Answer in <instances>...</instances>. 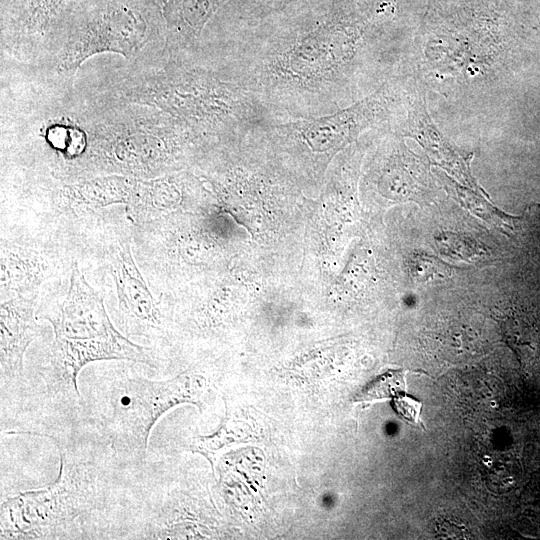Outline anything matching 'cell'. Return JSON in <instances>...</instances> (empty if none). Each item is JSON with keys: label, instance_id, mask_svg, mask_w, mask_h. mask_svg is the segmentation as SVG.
Segmentation results:
<instances>
[{"label": "cell", "instance_id": "11", "mask_svg": "<svg viewBox=\"0 0 540 540\" xmlns=\"http://www.w3.org/2000/svg\"><path fill=\"white\" fill-rule=\"evenodd\" d=\"M404 390V380L401 371H390L366 387L358 396V401L384 398L396 391Z\"/></svg>", "mask_w": 540, "mask_h": 540}, {"label": "cell", "instance_id": "7", "mask_svg": "<svg viewBox=\"0 0 540 540\" xmlns=\"http://www.w3.org/2000/svg\"><path fill=\"white\" fill-rule=\"evenodd\" d=\"M110 272L115 282L119 306L127 321L138 330L157 332L160 315L134 262L129 243H120L113 251Z\"/></svg>", "mask_w": 540, "mask_h": 540}, {"label": "cell", "instance_id": "1", "mask_svg": "<svg viewBox=\"0 0 540 540\" xmlns=\"http://www.w3.org/2000/svg\"><path fill=\"white\" fill-rule=\"evenodd\" d=\"M9 433L49 439L57 447L60 463L58 475L49 485L2 501L0 539L94 538L89 527L112 502L109 471L59 436L26 430Z\"/></svg>", "mask_w": 540, "mask_h": 540}, {"label": "cell", "instance_id": "6", "mask_svg": "<svg viewBox=\"0 0 540 540\" xmlns=\"http://www.w3.org/2000/svg\"><path fill=\"white\" fill-rule=\"evenodd\" d=\"M1 298L0 314V375L1 384L20 379L23 358L38 331L35 318L36 293L14 292Z\"/></svg>", "mask_w": 540, "mask_h": 540}, {"label": "cell", "instance_id": "2", "mask_svg": "<svg viewBox=\"0 0 540 540\" xmlns=\"http://www.w3.org/2000/svg\"><path fill=\"white\" fill-rule=\"evenodd\" d=\"M201 382L182 374L151 380L121 370L94 385L89 410L103 441L117 459L144 464L148 441L157 421L181 402L200 404Z\"/></svg>", "mask_w": 540, "mask_h": 540}, {"label": "cell", "instance_id": "12", "mask_svg": "<svg viewBox=\"0 0 540 540\" xmlns=\"http://www.w3.org/2000/svg\"><path fill=\"white\" fill-rule=\"evenodd\" d=\"M449 267L434 257L418 255L412 261L413 278L419 282H425L435 277H446Z\"/></svg>", "mask_w": 540, "mask_h": 540}, {"label": "cell", "instance_id": "5", "mask_svg": "<svg viewBox=\"0 0 540 540\" xmlns=\"http://www.w3.org/2000/svg\"><path fill=\"white\" fill-rule=\"evenodd\" d=\"M381 110L380 102L372 96L329 116L302 119L277 126L314 152H334L371 125Z\"/></svg>", "mask_w": 540, "mask_h": 540}, {"label": "cell", "instance_id": "10", "mask_svg": "<svg viewBox=\"0 0 540 540\" xmlns=\"http://www.w3.org/2000/svg\"><path fill=\"white\" fill-rule=\"evenodd\" d=\"M436 241L441 252L454 259L470 261L481 252L478 244L472 239L449 232L439 235Z\"/></svg>", "mask_w": 540, "mask_h": 540}, {"label": "cell", "instance_id": "3", "mask_svg": "<svg viewBox=\"0 0 540 540\" xmlns=\"http://www.w3.org/2000/svg\"><path fill=\"white\" fill-rule=\"evenodd\" d=\"M54 332L50 357L71 372H80L91 362L143 359V346L116 329L99 293L74 265L67 295L53 307L40 312Z\"/></svg>", "mask_w": 540, "mask_h": 540}, {"label": "cell", "instance_id": "4", "mask_svg": "<svg viewBox=\"0 0 540 540\" xmlns=\"http://www.w3.org/2000/svg\"><path fill=\"white\" fill-rule=\"evenodd\" d=\"M159 99L182 117L203 122L228 125L248 123V104L245 96L214 79L184 76L166 89Z\"/></svg>", "mask_w": 540, "mask_h": 540}, {"label": "cell", "instance_id": "13", "mask_svg": "<svg viewBox=\"0 0 540 540\" xmlns=\"http://www.w3.org/2000/svg\"><path fill=\"white\" fill-rule=\"evenodd\" d=\"M422 403L407 395L398 396L394 399V407L397 413L410 423H417Z\"/></svg>", "mask_w": 540, "mask_h": 540}, {"label": "cell", "instance_id": "9", "mask_svg": "<svg viewBox=\"0 0 540 540\" xmlns=\"http://www.w3.org/2000/svg\"><path fill=\"white\" fill-rule=\"evenodd\" d=\"M131 182L123 177H112L75 186L72 198L88 205H107L126 202Z\"/></svg>", "mask_w": 540, "mask_h": 540}, {"label": "cell", "instance_id": "8", "mask_svg": "<svg viewBox=\"0 0 540 540\" xmlns=\"http://www.w3.org/2000/svg\"><path fill=\"white\" fill-rule=\"evenodd\" d=\"M144 28L140 24L121 21L110 26L103 24V28L88 31L75 43H71L67 48L63 65L70 69V66L79 64L82 60L95 53L102 51L122 52L124 54L133 50L142 40Z\"/></svg>", "mask_w": 540, "mask_h": 540}]
</instances>
